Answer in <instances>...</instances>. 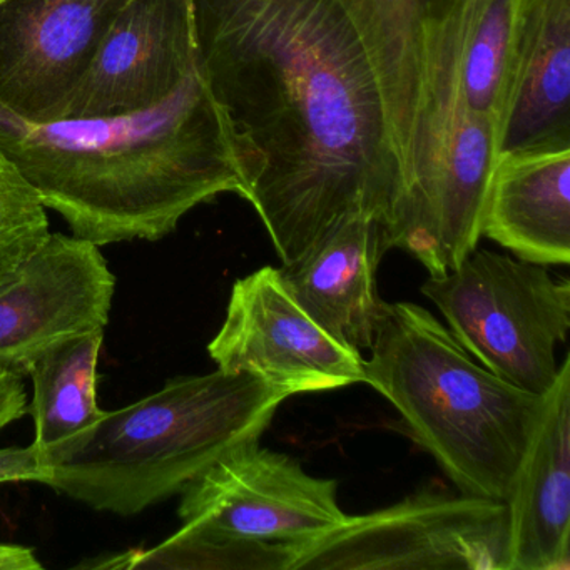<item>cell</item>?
Masks as SVG:
<instances>
[{
  "mask_svg": "<svg viewBox=\"0 0 570 570\" xmlns=\"http://www.w3.org/2000/svg\"><path fill=\"white\" fill-rule=\"evenodd\" d=\"M570 148V0H517L497 159Z\"/></svg>",
  "mask_w": 570,
  "mask_h": 570,
  "instance_id": "obj_12",
  "label": "cell"
},
{
  "mask_svg": "<svg viewBox=\"0 0 570 570\" xmlns=\"http://www.w3.org/2000/svg\"><path fill=\"white\" fill-rule=\"evenodd\" d=\"M42 563L31 547L0 543V570H41Z\"/></svg>",
  "mask_w": 570,
  "mask_h": 570,
  "instance_id": "obj_23",
  "label": "cell"
},
{
  "mask_svg": "<svg viewBox=\"0 0 570 570\" xmlns=\"http://www.w3.org/2000/svg\"><path fill=\"white\" fill-rule=\"evenodd\" d=\"M292 543L205 535L183 525L153 549H132L92 569L289 570Z\"/></svg>",
  "mask_w": 570,
  "mask_h": 570,
  "instance_id": "obj_18",
  "label": "cell"
},
{
  "mask_svg": "<svg viewBox=\"0 0 570 570\" xmlns=\"http://www.w3.org/2000/svg\"><path fill=\"white\" fill-rule=\"evenodd\" d=\"M208 353L218 370L255 376L289 396L365 382L362 353L312 320L272 266L233 285Z\"/></svg>",
  "mask_w": 570,
  "mask_h": 570,
  "instance_id": "obj_8",
  "label": "cell"
},
{
  "mask_svg": "<svg viewBox=\"0 0 570 570\" xmlns=\"http://www.w3.org/2000/svg\"><path fill=\"white\" fill-rule=\"evenodd\" d=\"M336 490V480L312 475L293 456L252 442L186 485L178 515L205 535L298 546L346 519Z\"/></svg>",
  "mask_w": 570,
  "mask_h": 570,
  "instance_id": "obj_7",
  "label": "cell"
},
{
  "mask_svg": "<svg viewBox=\"0 0 570 570\" xmlns=\"http://www.w3.org/2000/svg\"><path fill=\"white\" fill-rule=\"evenodd\" d=\"M370 352L363 383L399 410L459 492L505 502L543 395L493 375L415 303H386Z\"/></svg>",
  "mask_w": 570,
  "mask_h": 570,
  "instance_id": "obj_4",
  "label": "cell"
},
{
  "mask_svg": "<svg viewBox=\"0 0 570 570\" xmlns=\"http://www.w3.org/2000/svg\"><path fill=\"white\" fill-rule=\"evenodd\" d=\"M509 570L502 500L420 490L293 546L289 570Z\"/></svg>",
  "mask_w": 570,
  "mask_h": 570,
  "instance_id": "obj_6",
  "label": "cell"
},
{
  "mask_svg": "<svg viewBox=\"0 0 570 570\" xmlns=\"http://www.w3.org/2000/svg\"><path fill=\"white\" fill-rule=\"evenodd\" d=\"M29 402L24 379L0 373V430L28 413Z\"/></svg>",
  "mask_w": 570,
  "mask_h": 570,
  "instance_id": "obj_22",
  "label": "cell"
},
{
  "mask_svg": "<svg viewBox=\"0 0 570 570\" xmlns=\"http://www.w3.org/2000/svg\"><path fill=\"white\" fill-rule=\"evenodd\" d=\"M517 0H470L463 86L470 111L499 128Z\"/></svg>",
  "mask_w": 570,
  "mask_h": 570,
  "instance_id": "obj_19",
  "label": "cell"
},
{
  "mask_svg": "<svg viewBox=\"0 0 570 570\" xmlns=\"http://www.w3.org/2000/svg\"><path fill=\"white\" fill-rule=\"evenodd\" d=\"M422 293L473 360L510 385L546 395L559 373L556 348L570 330L569 279L546 266L473 249L456 268L430 276Z\"/></svg>",
  "mask_w": 570,
  "mask_h": 570,
  "instance_id": "obj_5",
  "label": "cell"
},
{
  "mask_svg": "<svg viewBox=\"0 0 570 570\" xmlns=\"http://www.w3.org/2000/svg\"><path fill=\"white\" fill-rule=\"evenodd\" d=\"M0 153L92 245L158 242L196 206L245 195L225 112L202 68L148 111L32 125L0 108Z\"/></svg>",
  "mask_w": 570,
  "mask_h": 570,
  "instance_id": "obj_2",
  "label": "cell"
},
{
  "mask_svg": "<svg viewBox=\"0 0 570 570\" xmlns=\"http://www.w3.org/2000/svg\"><path fill=\"white\" fill-rule=\"evenodd\" d=\"M482 236L535 265L570 263V148L500 156Z\"/></svg>",
  "mask_w": 570,
  "mask_h": 570,
  "instance_id": "obj_15",
  "label": "cell"
},
{
  "mask_svg": "<svg viewBox=\"0 0 570 570\" xmlns=\"http://www.w3.org/2000/svg\"><path fill=\"white\" fill-rule=\"evenodd\" d=\"M505 503L509 570H569L570 355L543 395L539 423Z\"/></svg>",
  "mask_w": 570,
  "mask_h": 570,
  "instance_id": "obj_14",
  "label": "cell"
},
{
  "mask_svg": "<svg viewBox=\"0 0 570 570\" xmlns=\"http://www.w3.org/2000/svg\"><path fill=\"white\" fill-rule=\"evenodd\" d=\"M392 249L385 225L373 216H352L316 239L302 256L279 268L298 305L330 336L355 350L372 348L386 303L376 272Z\"/></svg>",
  "mask_w": 570,
  "mask_h": 570,
  "instance_id": "obj_13",
  "label": "cell"
},
{
  "mask_svg": "<svg viewBox=\"0 0 570 570\" xmlns=\"http://www.w3.org/2000/svg\"><path fill=\"white\" fill-rule=\"evenodd\" d=\"M129 0H0V108L61 121L102 39Z\"/></svg>",
  "mask_w": 570,
  "mask_h": 570,
  "instance_id": "obj_9",
  "label": "cell"
},
{
  "mask_svg": "<svg viewBox=\"0 0 570 570\" xmlns=\"http://www.w3.org/2000/svg\"><path fill=\"white\" fill-rule=\"evenodd\" d=\"M46 466L35 445L0 449V483H42Z\"/></svg>",
  "mask_w": 570,
  "mask_h": 570,
  "instance_id": "obj_21",
  "label": "cell"
},
{
  "mask_svg": "<svg viewBox=\"0 0 570 570\" xmlns=\"http://www.w3.org/2000/svg\"><path fill=\"white\" fill-rule=\"evenodd\" d=\"M48 206L18 166L0 153V279L24 265L48 242Z\"/></svg>",
  "mask_w": 570,
  "mask_h": 570,
  "instance_id": "obj_20",
  "label": "cell"
},
{
  "mask_svg": "<svg viewBox=\"0 0 570 570\" xmlns=\"http://www.w3.org/2000/svg\"><path fill=\"white\" fill-rule=\"evenodd\" d=\"M199 68L283 265L402 191L368 56L338 0H191Z\"/></svg>",
  "mask_w": 570,
  "mask_h": 570,
  "instance_id": "obj_1",
  "label": "cell"
},
{
  "mask_svg": "<svg viewBox=\"0 0 570 570\" xmlns=\"http://www.w3.org/2000/svg\"><path fill=\"white\" fill-rule=\"evenodd\" d=\"M105 330H89L59 340L29 368L35 420L32 445L39 455L71 442L95 425L105 410L98 403V363Z\"/></svg>",
  "mask_w": 570,
  "mask_h": 570,
  "instance_id": "obj_17",
  "label": "cell"
},
{
  "mask_svg": "<svg viewBox=\"0 0 570 570\" xmlns=\"http://www.w3.org/2000/svg\"><path fill=\"white\" fill-rule=\"evenodd\" d=\"M288 393L245 373L178 376L102 413L42 456V483L98 512L131 517L179 495L219 459L259 442Z\"/></svg>",
  "mask_w": 570,
  "mask_h": 570,
  "instance_id": "obj_3",
  "label": "cell"
},
{
  "mask_svg": "<svg viewBox=\"0 0 570 570\" xmlns=\"http://www.w3.org/2000/svg\"><path fill=\"white\" fill-rule=\"evenodd\" d=\"M368 56L402 185L412 165L420 108L422 28L430 0H338Z\"/></svg>",
  "mask_w": 570,
  "mask_h": 570,
  "instance_id": "obj_16",
  "label": "cell"
},
{
  "mask_svg": "<svg viewBox=\"0 0 570 570\" xmlns=\"http://www.w3.org/2000/svg\"><path fill=\"white\" fill-rule=\"evenodd\" d=\"M115 289L99 246L51 233L32 258L0 279V373L24 379L59 340L106 330Z\"/></svg>",
  "mask_w": 570,
  "mask_h": 570,
  "instance_id": "obj_10",
  "label": "cell"
},
{
  "mask_svg": "<svg viewBox=\"0 0 570 570\" xmlns=\"http://www.w3.org/2000/svg\"><path fill=\"white\" fill-rule=\"evenodd\" d=\"M196 71L191 0H129L102 39L65 119L148 111L175 96Z\"/></svg>",
  "mask_w": 570,
  "mask_h": 570,
  "instance_id": "obj_11",
  "label": "cell"
}]
</instances>
